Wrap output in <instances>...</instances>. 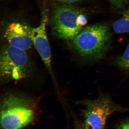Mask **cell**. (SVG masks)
<instances>
[{
  "mask_svg": "<svg viewBox=\"0 0 129 129\" xmlns=\"http://www.w3.org/2000/svg\"><path fill=\"white\" fill-rule=\"evenodd\" d=\"M73 40L75 50L80 56L98 61L106 55L110 41L109 29L103 24H94L84 28Z\"/></svg>",
  "mask_w": 129,
  "mask_h": 129,
  "instance_id": "1",
  "label": "cell"
},
{
  "mask_svg": "<svg viewBox=\"0 0 129 129\" xmlns=\"http://www.w3.org/2000/svg\"><path fill=\"white\" fill-rule=\"evenodd\" d=\"M85 129H104L107 119L116 112H124L128 109L115 104L108 96L102 95L94 100H87L84 103Z\"/></svg>",
  "mask_w": 129,
  "mask_h": 129,
  "instance_id": "2",
  "label": "cell"
},
{
  "mask_svg": "<svg viewBox=\"0 0 129 129\" xmlns=\"http://www.w3.org/2000/svg\"><path fill=\"white\" fill-rule=\"evenodd\" d=\"M34 118V112L23 99L11 96L3 102L0 109V124L3 129H21Z\"/></svg>",
  "mask_w": 129,
  "mask_h": 129,
  "instance_id": "3",
  "label": "cell"
},
{
  "mask_svg": "<svg viewBox=\"0 0 129 129\" xmlns=\"http://www.w3.org/2000/svg\"><path fill=\"white\" fill-rule=\"evenodd\" d=\"M79 14L77 8L69 5H61L56 8L51 20L54 34L64 39H73L81 29L77 22Z\"/></svg>",
  "mask_w": 129,
  "mask_h": 129,
  "instance_id": "4",
  "label": "cell"
},
{
  "mask_svg": "<svg viewBox=\"0 0 129 129\" xmlns=\"http://www.w3.org/2000/svg\"><path fill=\"white\" fill-rule=\"evenodd\" d=\"M29 58L25 50L9 45L0 52V78H23L29 65Z\"/></svg>",
  "mask_w": 129,
  "mask_h": 129,
  "instance_id": "5",
  "label": "cell"
},
{
  "mask_svg": "<svg viewBox=\"0 0 129 129\" xmlns=\"http://www.w3.org/2000/svg\"><path fill=\"white\" fill-rule=\"evenodd\" d=\"M48 20L46 11L43 12L40 24L38 27L32 29L31 38L46 67L49 71L51 70V56L46 31V26Z\"/></svg>",
  "mask_w": 129,
  "mask_h": 129,
  "instance_id": "6",
  "label": "cell"
},
{
  "mask_svg": "<svg viewBox=\"0 0 129 129\" xmlns=\"http://www.w3.org/2000/svg\"><path fill=\"white\" fill-rule=\"evenodd\" d=\"M31 29L20 23H12L7 27L5 37L9 45L16 48L26 50L31 47Z\"/></svg>",
  "mask_w": 129,
  "mask_h": 129,
  "instance_id": "7",
  "label": "cell"
},
{
  "mask_svg": "<svg viewBox=\"0 0 129 129\" xmlns=\"http://www.w3.org/2000/svg\"><path fill=\"white\" fill-rule=\"evenodd\" d=\"M113 29L118 34L129 33V8L124 12L121 18L114 23Z\"/></svg>",
  "mask_w": 129,
  "mask_h": 129,
  "instance_id": "8",
  "label": "cell"
},
{
  "mask_svg": "<svg viewBox=\"0 0 129 129\" xmlns=\"http://www.w3.org/2000/svg\"><path fill=\"white\" fill-rule=\"evenodd\" d=\"M115 62L120 68L129 72V44L124 53L117 58Z\"/></svg>",
  "mask_w": 129,
  "mask_h": 129,
  "instance_id": "9",
  "label": "cell"
},
{
  "mask_svg": "<svg viewBox=\"0 0 129 129\" xmlns=\"http://www.w3.org/2000/svg\"><path fill=\"white\" fill-rule=\"evenodd\" d=\"M77 22L79 26L81 27L84 26L87 24L88 21L85 15L83 14H79L77 17Z\"/></svg>",
  "mask_w": 129,
  "mask_h": 129,
  "instance_id": "10",
  "label": "cell"
},
{
  "mask_svg": "<svg viewBox=\"0 0 129 129\" xmlns=\"http://www.w3.org/2000/svg\"><path fill=\"white\" fill-rule=\"evenodd\" d=\"M110 1L114 5L117 7H121L125 4L129 2V0H110Z\"/></svg>",
  "mask_w": 129,
  "mask_h": 129,
  "instance_id": "11",
  "label": "cell"
},
{
  "mask_svg": "<svg viewBox=\"0 0 129 129\" xmlns=\"http://www.w3.org/2000/svg\"><path fill=\"white\" fill-rule=\"evenodd\" d=\"M117 129H129V120L121 122L118 125Z\"/></svg>",
  "mask_w": 129,
  "mask_h": 129,
  "instance_id": "12",
  "label": "cell"
},
{
  "mask_svg": "<svg viewBox=\"0 0 129 129\" xmlns=\"http://www.w3.org/2000/svg\"><path fill=\"white\" fill-rule=\"evenodd\" d=\"M53 1H57L60 2L67 3H73L78 2L81 0H53Z\"/></svg>",
  "mask_w": 129,
  "mask_h": 129,
  "instance_id": "13",
  "label": "cell"
},
{
  "mask_svg": "<svg viewBox=\"0 0 129 129\" xmlns=\"http://www.w3.org/2000/svg\"><path fill=\"white\" fill-rule=\"evenodd\" d=\"M79 129H85L84 128V127H83V126H81L79 128Z\"/></svg>",
  "mask_w": 129,
  "mask_h": 129,
  "instance_id": "14",
  "label": "cell"
}]
</instances>
